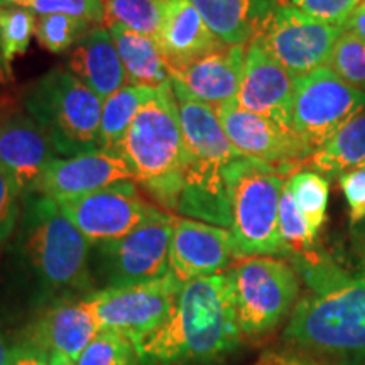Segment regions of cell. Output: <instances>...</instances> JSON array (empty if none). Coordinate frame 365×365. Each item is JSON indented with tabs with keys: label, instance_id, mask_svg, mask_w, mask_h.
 <instances>
[{
	"label": "cell",
	"instance_id": "cell-12",
	"mask_svg": "<svg viewBox=\"0 0 365 365\" xmlns=\"http://www.w3.org/2000/svg\"><path fill=\"white\" fill-rule=\"evenodd\" d=\"M181 284L170 271L156 281L95 289L83 299L100 328L124 333L137 344L170 317Z\"/></svg>",
	"mask_w": 365,
	"mask_h": 365
},
{
	"label": "cell",
	"instance_id": "cell-1",
	"mask_svg": "<svg viewBox=\"0 0 365 365\" xmlns=\"http://www.w3.org/2000/svg\"><path fill=\"white\" fill-rule=\"evenodd\" d=\"M90 250L91 245L53 198L38 191L22 196L14 257L29 286L36 313L97 289Z\"/></svg>",
	"mask_w": 365,
	"mask_h": 365
},
{
	"label": "cell",
	"instance_id": "cell-32",
	"mask_svg": "<svg viewBox=\"0 0 365 365\" xmlns=\"http://www.w3.org/2000/svg\"><path fill=\"white\" fill-rule=\"evenodd\" d=\"M279 237L282 249H284V257H289L291 261L304 257L314 250L317 237L309 230L307 220L301 215L286 186L279 202Z\"/></svg>",
	"mask_w": 365,
	"mask_h": 365
},
{
	"label": "cell",
	"instance_id": "cell-21",
	"mask_svg": "<svg viewBox=\"0 0 365 365\" xmlns=\"http://www.w3.org/2000/svg\"><path fill=\"white\" fill-rule=\"evenodd\" d=\"M156 43L171 73L223 44L208 29L191 0H163V22Z\"/></svg>",
	"mask_w": 365,
	"mask_h": 365
},
{
	"label": "cell",
	"instance_id": "cell-13",
	"mask_svg": "<svg viewBox=\"0 0 365 365\" xmlns=\"http://www.w3.org/2000/svg\"><path fill=\"white\" fill-rule=\"evenodd\" d=\"M58 205L91 247L129 235L161 212L143 200L132 180Z\"/></svg>",
	"mask_w": 365,
	"mask_h": 365
},
{
	"label": "cell",
	"instance_id": "cell-16",
	"mask_svg": "<svg viewBox=\"0 0 365 365\" xmlns=\"http://www.w3.org/2000/svg\"><path fill=\"white\" fill-rule=\"evenodd\" d=\"M293 97L294 76L264 51L261 44L252 41L245 53L237 105L293 132Z\"/></svg>",
	"mask_w": 365,
	"mask_h": 365
},
{
	"label": "cell",
	"instance_id": "cell-14",
	"mask_svg": "<svg viewBox=\"0 0 365 365\" xmlns=\"http://www.w3.org/2000/svg\"><path fill=\"white\" fill-rule=\"evenodd\" d=\"M58 158L51 137L26 110L0 115V170L22 196L38 191L46 168Z\"/></svg>",
	"mask_w": 365,
	"mask_h": 365
},
{
	"label": "cell",
	"instance_id": "cell-23",
	"mask_svg": "<svg viewBox=\"0 0 365 365\" xmlns=\"http://www.w3.org/2000/svg\"><path fill=\"white\" fill-rule=\"evenodd\" d=\"M213 36L227 46H249L277 0H191Z\"/></svg>",
	"mask_w": 365,
	"mask_h": 365
},
{
	"label": "cell",
	"instance_id": "cell-36",
	"mask_svg": "<svg viewBox=\"0 0 365 365\" xmlns=\"http://www.w3.org/2000/svg\"><path fill=\"white\" fill-rule=\"evenodd\" d=\"M287 2L319 22L344 27L360 0H287Z\"/></svg>",
	"mask_w": 365,
	"mask_h": 365
},
{
	"label": "cell",
	"instance_id": "cell-33",
	"mask_svg": "<svg viewBox=\"0 0 365 365\" xmlns=\"http://www.w3.org/2000/svg\"><path fill=\"white\" fill-rule=\"evenodd\" d=\"M336 75L340 76L345 83L357 88L365 93V41L357 38L352 33L340 36L336 41L335 48L328 61Z\"/></svg>",
	"mask_w": 365,
	"mask_h": 365
},
{
	"label": "cell",
	"instance_id": "cell-17",
	"mask_svg": "<svg viewBox=\"0 0 365 365\" xmlns=\"http://www.w3.org/2000/svg\"><path fill=\"white\" fill-rule=\"evenodd\" d=\"M234 257L230 230L191 218L173 217L170 271L180 282L220 274Z\"/></svg>",
	"mask_w": 365,
	"mask_h": 365
},
{
	"label": "cell",
	"instance_id": "cell-10",
	"mask_svg": "<svg viewBox=\"0 0 365 365\" xmlns=\"http://www.w3.org/2000/svg\"><path fill=\"white\" fill-rule=\"evenodd\" d=\"M173 217L159 212L122 239L93 247L90 257L95 286L124 287L161 279L170 272Z\"/></svg>",
	"mask_w": 365,
	"mask_h": 365
},
{
	"label": "cell",
	"instance_id": "cell-9",
	"mask_svg": "<svg viewBox=\"0 0 365 365\" xmlns=\"http://www.w3.org/2000/svg\"><path fill=\"white\" fill-rule=\"evenodd\" d=\"M364 108V91L345 83L328 65L294 78L293 132L308 159Z\"/></svg>",
	"mask_w": 365,
	"mask_h": 365
},
{
	"label": "cell",
	"instance_id": "cell-42",
	"mask_svg": "<svg viewBox=\"0 0 365 365\" xmlns=\"http://www.w3.org/2000/svg\"><path fill=\"white\" fill-rule=\"evenodd\" d=\"M12 80V70L7 66V63L4 61L2 54H0V86L7 85Z\"/></svg>",
	"mask_w": 365,
	"mask_h": 365
},
{
	"label": "cell",
	"instance_id": "cell-3",
	"mask_svg": "<svg viewBox=\"0 0 365 365\" xmlns=\"http://www.w3.org/2000/svg\"><path fill=\"white\" fill-rule=\"evenodd\" d=\"M173 90L185 140V168L175 213L230 228L232 208L225 170L244 156L228 140L215 108L191 97L175 80Z\"/></svg>",
	"mask_w": 365,
	"mask_h": 365
},
{
	"label": "cell",
	"instance_id": "cell-22",
	"mask_svg": "<svg viewBox=\"0 0 365 365\" xmlns=\"http://www.w3.org/2000/svg\"><path fill=\"white\" fill-rule=\"evenodd\" d=\"M68 70L102 100L129 85L112 36L103 26H93L75 44Z\"/></svg>",
	"mask_w": 365,
	"mask_h": 365
},
{
	"label": "cell",
	"instance_id": "cell-44",
	"mask_svg": "<svg viewBox=\"0 0 365 365\" xmlns=\"http://www.w3.org/2000/svg\"><path fill=\"white\" fill-rule=\"evenodd\" d=\"M22 0H0V6H17Z\"/></svg>",
	"mask_w": 365,
	"mask_h": 365
},
{
	"label": "cell",
	"instance_id": "cell-43",
	"mask_svg": "<svg viewBox=\"0 0 365 365\" xmlns=\"http://www.w3.org/2000/svg\"><path fill=\"white\" fill-rule=\"evenodd\" d=\"M49 365H75L70 359L63 357L59 354H51V359H49Z\"/></svg>",
	"mask_w": 365,
	"mask_h": 365
},
{
	"label": "cell",
	"instance_id": "cell-37",
	"mask_svg": "<svg viewBox=\"0 0 365 365\" xmlns=\"http://www.w3.org/2000/svg\"><path fill=\"white\" fill-rule=\"evenodd\" d=\"M340 188L349 205L350 227L365 220V168H357L340 176Z\"/></svg>",
	"mask_w": 365,
	"mask_h": 365
},
{
	"label": "cell",
	"instance_id": "cell-26",
	"mask_svg": "<svg viewBox=\"0 0 365 365\" xmlns=\"http://www.w3.org/2000/svg\"><path fill=\"white\" fill-rule=\"evenodd\" d=\"M159 88L125 85L102 103V120H100V148L117 154L118 145L129 130V127L149 100L154 98Z\"/></svg>",
	"mask_w": 365,
	"mask_h": 365
},
{
	"label": "cell",
	"instance_id": "cell-27",
	"mask_svg": "<svg viewBox=\"0 0 365 365\" xmlns=\"http://www.w3.org/2000/svg\"><path fill=\"white\" fill-rule=\"evenodd\" d=\"M161 22L163 0H103L105 29L122 26L156 41Z\"/></svg>",
	"mask_w": 365,
	"mask_h": 365
},
{
	"label": "cell",
	"instance_id": "cell-35",
	"mask_svg": "<svg viewBox=\"0 0 365 365\" xmlns=\"http://www.w3.org/2000/svg\"><path fill=\"white\" fill-rule=\"evenodd\" d=\"M22 212V193L7 173L0 170V249L16 234Z\"/></svg>",
	"mask_w": 365,
	"mask_h": 365
},
{
	"label": "cell",
	"instance_id": "cell-40",
	"mask_svg": "<svg viewBox=\"0 0 365 365\" xmlns=\"http://www.w3.org/2000/svg\"><path fill=\"white\" fill-rule=\"evenodd\" d=\"M19 339L21 335H16L9 328L0 325V365H6L9 362L14 346Z\"/></svg>",
	"mask_w": 365,
	"mask_h": 365
},
{
	"label": "cell",
	"instance_id": "cell-2",
	"mask_svg": "<svg viewBox=\"0 0 365 365\" xmlns=\"http://www.w3.org/2000/svg\"><path fill=\"white\" fill-rule=\"evenodd\" d=\"M242 339L230 277L220 272L182 282L170 317L135 345L139 365H217Z\"/></svg>",
	"mask_w": 365,
	"mask_h": 365
},
{
	"label": "cell",
	"instance_id": "cell-41",
	"mask_svg": "<svg viewBox=\"0 0 365 365\" xmlns=\"http://www.w3.org/2000/svg\"><path fill=\"white\" fill-rule=\"evenodd\" d=\"M350 232H352L354 250L355 254H357V257L360 259V262H362L365 271V220L357 223V225H354L350 228Z\"/></svg>",
	"mask_w": 365,
	"mask_h": 365
},
{
	"label": "cell",
	"instance_id": "cell-4",
	"mask_svg": "<svg viewBox=\"0 0 365 365\" xmlns=\"http://www.w3.org/2000/svg\"><path fill=\"white\" fill-rule=\"evenodd\" d=\"M282 340L291 352L318 362H365V271L301 299Z\"/></svg>",
	"mask_w": 365,
	"mask_h": 365
},
{
	"label": "cell",
	"instance_id": "cell-34",
	"mask_svg": "<svg viewBox=\"0 0 365 365\" xmlns=\"http://www.w3.org/2000/svg\"><path fill=\"white\" fill-rule=\"evenodd\" d=\"M17 7H24L36 16L65 14L95 26H102L103 22V0H22Z\"/></svg>",
	"mask_w": 365,
	"mask_h": 365
},
{
	"label": "cell",
	"instance_id": "cell-45",
	"mask_svg": "<svg viewBox=\"0 0 365 365\" xmlns=\"http://www.w3.org/2000/svg\"><path fill=\"white\" fill-rule=\"evenodd\" d=\"M360 168H365V164H362V166H360Z\"/></svg>",
	"mask_w": 365,
	"mask_h": 365
},
{
	"label": "cell",
	"instance_id": "cell-18",
	"mask_svg": "<svg viewBox=\"0 0 365 365\" xmlns=\"http://www.w3.org/2000/svg\"><path fill=\"white\" fill-rule=\"evenodd\" d=\"M127 180L134 181V178L124 159L118 154L98 149L78 156L54 159L41 178L38 193L61 203Z\"/></svg>",
	"mask_w": 365,
	"mask_h": 365
},
{
	"label": "cell",
	"instance_id": "cell-6",
	"mask_svg": "<svg viewBox=\"0 0 365 365\" xmlns=\"http://www.w3.org/2000/svg\"><path fill=\"white\" fill-rule=\"evenodd\" d=\"M286 168L240 158L228 164L225 181L230 195L234 250L237 259L282 255L279 237V202L287 178Z\"/></svg>",
	"mask_w": 365,
	"mask_h": 365
},
{
	"label": "cell",
	"instance_id": "cell-8",
	"mask_svg": "<svg viewBox=\"0 0 365 365\" xmlns=\"http://www.w3.org/2000/svg\"><path fill=\"white\" fill-rule=\"evenodd\" d=\"M237 322L244 339L271 335L293 313L299 294L296 269L282 259L257 255L240 259L230 271Z\"/></svg>",
	"mask_w": 365,
	"mask_h": 365
},
{
	"label": "cell",
	"instance_id": "cell-30",
	"mask_svg": "<svg viewBox=\"0 0 365 365\" xmlns=\"http://www.w3.org/2000/svg\"><path fill=\"white\" fill-rule=\"evenodd\" d=\"M95 24L65 16V14H49L38 16L36 21V39L41 48L51 54H65L75 48V44L88 33Z\"/></svg>",
	"mask_w": 365,
	"mask_h": 365
},
{
	"label": "cell",
	"instance_id": "cell-38",
	"mask_svg": "<svg viewBox=\"0 0 365 365\" xmlns=\"http://www.w3.org/2000/svg\"><path fill=\"white\" fill-rule=\"evenodd\" d=\"M49 359H51V352L38 344L33 336L27 335L24 330L6 365H49Z\"/></svg>",
	"mask_w": 365,
	"mask_h": 365
},
{
	"label": "cell",
	"instance_id": "cell-25",
	"mask_svg": "<svg viewBox=\"0 0 365 365\" xmlns=\"http://www.w3.org/2000/svg\"><path fill=\"white\" fill-rule=\"evenodd\" d=\"M309 163L327 176H341L365 164V108L314 153Z\"/></svg>",
	"mask_w": 365,
	"mask_h": 365
},
{
	"label": "cell",
	"instance_id": "cell-31",
	"mask_svg": "<svg viewBox=\"0 0 365 365\" xmlns=\"http://www.w3.org/2000/svg\"><path fill=\"white\" fill-rule=\"evenodd\" d=\"M75 365H139L137 345L124 333L102 328L86 345Z\"/></svg>",
	"mask_w": 365,
	"mask_h": 365
},
{
	"label": "cell",
	"instance_id": "cell-29",
	"mask_svg": "<svg viewBox=\"0 0 365 365\" xmlns=\"http://www.w3.org/2000/svg\"><path fill=\"white\" fill-rule=\"evenodd\" d=\"M38 16L17 6H0V54L11 68L14 59L26 54L36 36Z\"/></svg>",
	"mask_w": 365,
	"mask_h": 365
},
{
	"label": "cell",
	"instance_id": "cell-20",
	"mask_svg": "<svg viewBox=\"0 0 365 365\" xmlns=\"http://www.w3.org/2000/svg\"><path fill=\"white\" fill-rule=\"evenodd\" d=\"M100 330L102 328L85 299L75 298L41 309L26 333L51 354L75 362Z\"/></svg>",
	"mask_w": 365,
	"mask_h": 365
},
{
	"label": "cell",
	"instance_id": "cell-28",
	"mask_svg": "<svg viewBox=\"0 0 365 365\" xmlns=\"http://www.w3.org/2000/svg\"><path fill=\"white\" fill-rule=\"evenodd\" d=\"M286 188L293 196L296 207L307 220L309 230L317 237L319 228L327 220L330 182L322 173L303 170L287 178Z\"/></svg>",
	"mask_w": 365,
	"mask_h": 365
},
{
	"label": "cell",
	"instance_id": "cell-11",
	"mask_svg": "<svg viewBox=\"0 0 365 365\" xmlns=\"http://www.w3.org/2000/svg\"><path fill=\"white\" fill-rule=\"evenodd\" d=\"M344 27L319 22L289 2L277 4L254 41L294 78L327 66Z\"/></svg>",
	"mask_w": 365,
	"mask_h": 365
},
{
	"label": "cell",
	"instance_id": "cell-7",
	"mask_svg": "<svg viewBox=\"0 0 365 365\" xmlns=\"http://www.w3.org/2000/svg\"><path fill=\"white\" fill-rule=\"evenodd\" d=\"M102 103L68 68H53L22 93V107L48 132L59 158L102 149Z\"/></svg>",
	"mask_w": 365,
	"mask_h": 365
},
{
	"label": "cell",
	"instance_id": "cell-24",
	"mask_svg": "<svg viewBox=\"0 0 365 365\" xmlns=\"http://www.w3.org/2000/svg\"><path fill=\"white\" fill-rule=\"evenodd\" d=\"M108 33L122 59L129 85L161 88L171 83L173 73L156 41L122 26L108 27Z\"/></svg>",
	"mask_w": 365,
	"mask_h": 365
},
{
	"label": "cell",
	"instance_id": "cell-5",
	"mask_svg": "<svg viewBox=\"0 0 365 365\" xmlns=\"http://www.w3.org/2000/svg\"><path fill=\"white\" fill-rule=\"evenodd\" d=\"M117 154L150 198L166 212H175L185 168V140L173 81L140 107Z\"/></svg>",
	"mask_w": 365,
	"mask_h": 365
},
{
	"label": "cell",
	"instance_id": "cell-39",
	"mask_svg": "<svg viewBox=\"0 0 365 365\" xmlns=\"http://www.w3.org/2000/svg\"><path fill=\"white\" fill-rule=\"evenodd\" d=\"M344 31L346 33H352L357 38L365 41V0H360V4L354 9V12L350 14V17L346 19Z\"/></svg>",
	"mask_w": 365,
	"mask_h": 365
},
{
	"label": "cell",
	"instance_id": "cell-15",
	"mask_svg": "<svg viewBox=\"0 0 365 365\" xmlns=\"http://www.w3.org/2000/svg\"><path fill=\"white\" fill-rule=\"evenodd\" d=\"M218 120L232 145L244 158L276 168L296 171L298 163L308 159L293 132H287L269 118L247 112L237 102L215 108Z\"/></svg>",
	"mask_w": 365,
	"mask_h": 365
},
{
	"label": "cell",
	"instance_id": "cell-19",
	"mask_svg": "<svg viewBox=\"0 0 365 365\" xmlns=\"http://www.w3.org/2000/svg\"><path fill=\"white\" fill-rule=\"evenodd\" d=\"M247 46H227L203 54L182 70L173 71V80L182 85L191 97L218 108L235 102L244 75Z\"/></svg>",
	"mask_w": 365,
	"mask_h": 365
}]
</instances>
